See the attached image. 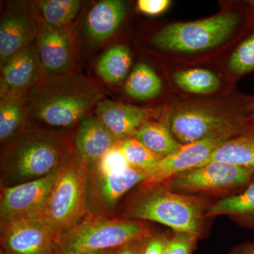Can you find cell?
Returning <instances> with one entry per match:
<instances>
[{
    "mask_svg": "<svg viewBox=\"0 0 254 254\" xmlns=\"http://www.w3.org/2000/svg\"><path fill=\"white\" fill-rule=\"evenodd\" d=\"M45 73L33 42L1 66V98L26 94Z\"/></svg>",
    "mask_w": 254,
    "mask_h": 254,
    "instance_id": "obj_15",
    "label": "cell"
},
{
    "mask_svg": "<svg viewBox=\"0 0 254 254\" xmlns=\"http://www.w3.org/2000/svg\"><path fill=\"white\" fill-rule=\"evenodd\" d=\"M25 95H11L1 98L0 141L13 138L26 120Z\"/></svg>",
    "mask_w": 254,
    "mask_h": 254,
    "instance_id": "obj_24",
    "label": "cell"
},
{
    "mask_svg": "<svg viewBox=\"0 0 254 254\" xmlns=\"http://www.w3.org/2000/svg\"><path fill=\"white\" fill-rule=\"evenodd\" d=\"M36 40L38 58L46 73L58 74L71 71L74 47L71 32L66 27H52L39 14Z\"/></svg>",
    "mask_w": 254,
    "mask_h": 254,
    "instance_id": "obj_14",
    "label": "cell"
},
{
    "mask_svg": "<svg viewBox=\"0 0 254 254\" xmlns=\"http://www.w3.org/2000/svg\"><path fill=\"white\" fill-rule=\"evenodd\" d=\"M170 3L169 0H139L138 8L145 14L158 15L168 9Z\"/></svg>",
    "mask_w": 254,
    "mask_h": 254,
    "instance_id": "obj_32",
    "label": "cell"
},
{
    "mask_svg": "<svg viewBox=\"0 0 254 254\" xmlns=\"http://www.w3.org/2000/svg\"><path fill=\"white\" fill-rule=\"evenodd\" d=\"M133 137L163 158L173 154L182 146L174 137L168 126L156 122L144 124L137 130Z\"/></svg>",
    "mask_w": 254,
    "mask_h": 254,
    "instance_id": "obj_21",
    "label": "cell"
},
{
    "mask_svg": "<svg viewBox=\"0 0 254 254\" xmlns=\"http://www.w3.org/2000/svg\"><path fill=\"white\" fill-rule=\"evenodd\" d=\"M0 254H6V253H5L4 251L1 250H1H0Z\"/></svg>",
    "mask_w": 254,
    "mask_h": 254,
    "instance_id": "obj_37",
    "label": "cell"
},
{
    "mask_svg": "<svg viewBox=\"0 0 254 254\" xmlns=\"http://www.w3.org/2000/svg\"><path fill=\"white\" fill-rule=\"evenodd\" d=\"M251 6H252V9L254 10V1H250Z\"/></svg>",
    "mask_w": 254,
    "mask_h": 254,
    "instance_id": "obj_36",
    "label": "cell"
},
{
    "mask_svg": "<svg viewBox=\"0 0 254 254\" xmlns=\"http://www.w3.org/2000/svg\"><path fill=\"white\" fill-rule=\"evenodd\" d=\"M228 254H254V242H247L232 248Z\"/></svg>",
    "mask_w": 254,
    "mask_h": 254,
    "instance_id": "obj_34",
    "label": "cell"
},
{
    "mask_svg": "<svg viewBox=\"0 0 254 254\" xmlns=\"http://www.w3.org/2000/svg\"><path fill=\"white\" fill-rule=\"evenodd\" d=\"M170 237L168 233L155 234L146 240L141 254H163Z\"/></svg>",
    "mask_w": 254,
    "mask_h": 254,
    "instance_id": "obj_31",
    "label": "cell"
},
{
    "mask_svg": "<svg viewBox=\"0 0 254 254\" xmlns=\"http://www.w3.org/2000/svg\"><path fill=\"white\" fill-rule=\"evenodd\" d=\"M253 110H254V104L253 105Z\"/></svg>",
    "mask_w": 254,
    "mask_h": 254,
    "instance_id": "obj_38",
    "label": "cell"
},
{
    "mask_svg": "<svg viewBox=\"0 0 254 254\" xmlns=\"http://www.w3.org/2000/svg\"><path fill=\"white\" fill-rule=\"evenodd\" d=\"M254 177V172L249 169L213 161L177 174L161 184L177 193L206 197L220 195L222 198L245 190Z\"/></svg>",
    "mask_w": 254,
    "mask_h": 254,
    "instance_id": "obj_6",
    "label": "cell"
},
{
    "mask_svg": "<svg viewBox=\"0 0 254 254\" xmlns=\"http://www.w3.org/2000/svg\"><path fill=\"white\" fill-rule=\"evenodd\" d=\"M250 126L242 119L230 118L220 112L200 105H188L174 112L168 127L182 145L217 135L245 131Z\"/></svg>",
    "mask_w": 254,
    "mask_h": 254,
    "instance_id": "obj_8",
    "label": "cell"
},
{
    "mask_svg": "<svg viewBox=\"0 0 254 254\" xmlns=\"http://www.w3.org/2000/svg\"><path fill=\"white\" fill-rule=\"evenodd\" d=\"M42 18L50 26L64 28L76 17L81 1L78 0H43L37 1Z\"/></svg>",
    "mask_w": 254,
    "mask_h": 254,
    "instance_id": "obj_25",
    "label": "cell"
},
{
    "mask_svg": "<svg viewBox=\"0 0 254 254\" xmlns=\"http://www.w3.org/2000/svg\"><path fill=\"white\" fill-rule=\"evenodd\" d=\"M213 161L232 164L254 172V125L219 146L203 165Z\"/></svg>",
    "mask_w": 254,
    "mask_h": 254,
    "instance_id": "obj_20",
    "label": "cell"
},
{
    "mask_svg": "<svg viewBox=\"0 0 254 254\" xmlns=\"http://www.w3.org/2000/svg\"><path fill=\"white\" fill-rule=\"evenodd\" d=\"M238 134L227 133L182 145L180 150L162 159L147 172L146 180L141 186L159 185L177 174L202 166L219 146Z\"/></svg>",
    "mask_w": 254,
    "mask_h": 254,
    "instance_id": "obj_11",
    "label": "cell"
},
{
    "mask_svg": "<svg viewBox=\"0 0 254 254\" xmlns=\"http://www.w3.org/2000/svg\"><path fill=\"white\" fill-rule=\"evenodd\" d=\"M174 80L184 91L196 94L212 93L220 87V80L216 75L203 68L177 71L174 74Z\"/></svg>",
    "mask_w": 254,
    "mask_h": 254,
    "instance_id": "obj_26",
    "label": "cell"
},
{
    "mask_svg": "<svg viewBox=\"0 0 254 254\" xmlns=\"http://www.w3.org/2000/svg\"><path fill=\"white\" fill-rule=\"evenodd\" d=\"M131 63L129 50L120 45L110 48L100 58L97 64V72L107 83L118 84L126 78Z\"/></svg>",
    "mask_w": 254,
    "mask_h": 254,
    "instance_id": "obj_22",
    "label": "cell"
},
{
    "mask_svg": "<svg viewBox=\"0 0 254 254\" xmlns=\"http://www.w3.org/2000/svg\"><path fill=\"white\" fill-rule=\"evenodd\" d=\"M125 12V3L120 0H103L96 3L86 18L88 36L95 41L108 39L118 30Z\"/></svg>",
    "mask_w": 254,
    "mask_h": 254,
    "instance_id": "obj_18",
    "label": "cell"
},
{
    "mask_svg": "<svg viewBox=\"0 0 254 254\" xmlns=\"http://www.w3.org/2000/svg\"><path fill=\"white\" fill-rule=\"evenodd\" d=\"M11 138L1 158L10 186L48 176L73 153L67 138L55 132L25 130Z\"/></svg>",
    "mask_w": 254,
    "mask_h": 254,
    "instance_id": "obj_3",
    "label": "cell"
},
{
    "mask_svg": "<svg viewBox=\"0 0 254 254\" xmlns=\"http://www.w3.org/2000/svg\"><path fill=\"white\" fill-rule=\"evenodd\" d=\"M118 141L96 165L88 169L95 173L107 175V174L118 173L131 168V165L127 161L119 146Z\"/></svg>",
    "mask_w": 254,
    "mask_h": 254,
    "instance_id": "obj_29",
    "label": "cell"
},
{
    "mask_svg": "<svg viewBox=\"0 0 254 254\" xmlns=\"http://www.w3.org/2000/svg\"><path fill=\"white\" fill-rule=\"evenodd\" d=\"M1 247L6 254H59L58 234L40 218L1 227Z\"/></svg>",
    "mask_w": 254,
    "mask_h": 254,
    "instance_id": "obj_10",
    "label": "cell"
},
{
    "mask_svg": "<svg viewBox=\"0 0 254 254\" xmlns=\"http://www.w3.org/2000/svg\"><path fill=\"white\" fill-rule=\"evenodd\" d=\"M119 140L96 117L86 116L80 123L75 153L88 168L96 165Z\"/></svg>",
    "mask_w": 254,
    "mask_h": 254,
    "instance_id": "obj_17",
    "label": "cell"
},
{
    "mask_svg": "<svg viewBox=\"0 0 254 254\" xmlns=\"http://www.w3.org/2000/svg\"><path fill=\"white\" fill-rule=\"evenodd\" d=\"M88 179V166L76 153L58 169L41 217L58 236L89 213Z\"/></svg>",
    "mask_w": 254,
    "mask_h": 254,
    "instance_id": "obj_5",
    "label": "cell"
},
{
    "mask_svg": "<svg viewBox=\"0 0 254 254\" xmlns=\"http://www.w3.org/2000/svg\"><path fill=\"white\" fill-rule=\"evenodd\" d=\"M240 17L224 13L199 21L169 25L155 33L151 43L160 49L197 52L222 44L235 31Z\"/></svg>",
    "mask_w": 254,
    "mask_h": 254,
    "instance_id": "obj_7",
    "label": "cell"
},
{
    "mask_svg": "<svg viewBox=\"0 0 254 254\" xmlns=\"http://www.w3.org/2000/svg\"><path fill=\"white\" fill-rule=\"evenodd\" d=\"M118 250V249H117ZM117 250L102 251V252H88V253H83L78 254H115Z\"/></svg>",
    "mask_w": 254,
    "mask_h": 254,
    "instance_id": "obj_35",
    "label": "cell"
},
{
    "mask_svg": "<svg viewBox=\"0 0 254 254\" xmlns=\"http://www.w3.org/2000/svg\"><path fill=\"white\" fill-rule=\"evenodd\" d=\"M58 169L43 178L1 189V227L16 220L41 218Z\"/></svg>",
    "mask_w": 254,
    "mask_h": 254,
    "instance_id": "obj_9",
    "label": "cell"
},
{
    "mask_svg": "<svg viewBox=\"0 0 254 254\" xmlns=\"http://www.w3.org/2000/svg\"><path fill=\"white\" fill-rule=\"evenodd\" d=\"M147 173L131 168L102 175L88 169V205L89 212L104 215L115 209L128 190L146 180Z\"/></svg>",
    "mask_w": 254,
    "mask_h": 254,
    "instance_id": "obj_12",
    "label": "cell"
},
{
    "mask_svg": "<svg viewBox=\"0 0 254 254\" xmlns=\"http://www.w3.org/2000/svg\"><path fill=\"white\" fill-rule=\"evenodd\" d=\"M39 14L31 6L10 8L3 15L0 24V64L36 39Z\"/></svg>",
    "mask_w": 254,
    "mask_h": 254,
    "instance_id": "obj_13",
    "label": "cell"
},
{
    "mask_svg": "<svg viewBox=\"0 0 254 254\" xmlns=\"http://www.w3.org/2000/svg\"><path fill=\"white\" fill-rule=\"evenodd\" d=\"M96 118L118 140L133 136L144 124L158 118V110L103 100L95 107Z\"/></svg>",
    "mask_w": 254,
    "mask_h": 254,
    "instance_id": "obj_16",
    "label": "cell"
},
{
    "mask_svg": "<svg viewBox=\"0 0 254 254\" xmlns=\"http://www.w3.org/2000/svg\"><path fill=\"white\" fill-rule=\"evenodd\" d=\"M161 80L145 64H138L130 73L125 83L127 94L137 100L151 99L160 94Z\"/></svg>",
    "mask_w": 254,
    "mask_h": 254,
    "instance_id": "obj_23",
    "label": "cell"
},
{
    "mask_svg": "<svg viewBox=\"0 0 254 254\" xmlns=\"http://www.w3.org/2000/svg\"><path fill=\"white\" fill-rule=\"evenodd\" d=\"M118 144L131 167L146 173L163 158L133 136L119 140Z\"/></svg>",
    "mask_w": 254,
    "mask_h": 254,
    "instance_id": "obj_27",
    "label": "cell"
},
{
    "mask_svg": "<svg viewBox=\"0 0 254 254\" xmlns=\"http://www.w3.org/2000/svg\"><path fill=\"white\" fill-rule=\"evenodd\" d=\"M104 97L103 86L81 73H46L25 94L26 118L46 126L67 128L88 116Z\"/></svg>",
    "mask_w": 254,
    "mask_h": 254,
    "instance_id": "obj_1",
    "label": "cell"
},
{
    "mask_svg": "<svg viewBox=\"0 0 254 254\" xmlns=\"http://www.w3.org/2000/svg\"><path fill=\"white\" fill-rule=\"evenodd\" d=\"M155 234L143 220L108 218L89 212L81 221L58 236L59 254L117 250L146 240Z\"/></svg>",
    "mask_w": 254,
    "mask_h": 254,
    "instance_id": "obj_4",
    "label": "cell"
},
{
    "mask_svg": "<svg viewBox=\"0 0 254 254\" xmlns=\"http://www.w3.org/2000/svg\"><path fill=\"white\" fill-rule=\"evenodd\" d=\"M229 67L236 74L254 71V33L237 47L229 61Z\"/></svg>",
    "mask_w": 254,
    "mask_h": 254,
    "instance_id": "obj_28",
    "label": "cell"
},
{
    "mask_svg": "<svg viewBox=\"0 0 254 254\" xmlns=\"http://www.w3.org/2000/svg\"><path fill=\"white\" fill-rule=\"evenodd\" d=\"M198 240L190 232L173 231L163 254H192Z\"/></svg>",
    "mask_w": 254,
    "mask_h": 254,
    "instance_id": "obj_30",
    "label": "cell"
},
{
    "mask_svg": "<svg viewBox=\"0 0 254 254\" xmlns=\"http://www.w3.org/2000/svg\"><path fill=\"white\" fill-rule=\"evenodd\" d=\"M143 240L133 242L117 250L115 254H141L146 240Z\"/></svg>",
    "mask_w": 254,
    "mask_h": 254,
    "instance_id": "obj_33",
    "label": "cell"
},
{
    "mask_svg": "<svg viewBox=\"0 0 254 254\" xmlns=\"http://www.w3.org/2000/svg\"><path fill=\"white\" fill-rule=\"evenodd\" d=\"M226 215L240 226L254 227V177L245 190L236 194L219 198L207 210L206 218Z\"/></svg>",
    "mask_w": 254,
    "mask_h": 254,
    "instance_id": "obj_19",
    "label": "cell"
},
{
    "mask_svg": "<svg viewBox=\"0 0 254 254\" xmlns=\"http://www.w3.org/2000/svg\"><path fill=\"white\" fill-rule=\"evenodd\" d=\"M213 202L210 197L174 192L162 184L141 186L126 203L124 215L158 222L200 239L206 234L207 210Z\"/></svg>",
    "mask_w": 254,
    "mask_h": 254,
    "instance_id": "obj_2",
    "label": "cell"
}]
</instances>
